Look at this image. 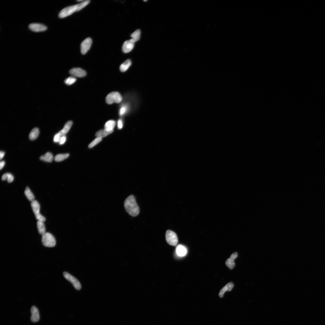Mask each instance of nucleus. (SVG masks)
I'll use <instances>...</instances> for the list:
<instances>
[{
	"mask_svg": "<svg viewBox=\"0 0 325 325\" xmlns=\"http://www.w3.org/2000/svg\"><path fill=\"white\" fill-rule=\"evenodd\" d=\"M141 30L138 29L134 31L131 35L132 39L135 43L138 41L141 37Z\"/></svg>",
	"mask_w": 325,
	"mask_h": 325,
	"instance_id": "24",
	"label": "nucleus"
},
{
	"mask_svg": "<svg viewBox=\"0 0 325 325\" xmlns=\"http://www.w3.org/2000/svg\"><path fill=\"white\" fill-rule=\"evenodd\" d=\"M115 124V121L109 120L106 123L104 126V129L108 131H113Z\"/></svg>",
	"mask_w": 325,
	"mask_h": 325,
	"instance_id": "17",
	"label": "nucleus"
},
{
	"mask_svg": "<svg viewBox=\"0 0 325 325\" xmlns=\"http://www.w3.org/2000/svg\"><path fill=\"white\" fill-rule=\"evenodd\" d=\"M5 164V162L4 161H1L0 162V169L1 170L4 166Z\"/></svg>",
	"mask_w": 325,
	"mask_h": 325,
	"instance_id": "34",
	"label": "nucleus"
},
{
	"mask_svg": "<svg viewBox=\"0 0 325 325\" xmlns=\"http://www.w3.org/2000/svg\"><path fill=\"white\" fill-rule=\"evenodd\" d=\"M66 138L65 136L61 137V138L60 142H59L60 145H63L65 142L66 141Z\"/></svg>",
	"mask_w": 325,
	"mask_h": 325,
	"instance_id": "32",
	"label": "nucleus"
},
{
	"mask_svg": "<svg viewBox=\"0 0 325 325\" xmlns=\"http://www.w3.org/2000/svg\"><path fill=\"white\" fill-rule=\"evenodd\" d=\"M166 239L167 243L172 246H176L178 242L176 234L170 230H167L166 232Z\"/></svg>",
	"mask_w": 325,
	"mask_h": 325,
	"instance_id": "6",
	"label": "nucleus"
},
{
	"mask_svg": "<svg viewBox=\"0 0 325 325\" xmlns=\"http://www.w3.org/2000/svg\"><path fill=\"white\" fill-rule=\"evenodd\" d=\"M176 252L179 256L183 257L186 255L187 251L184 246L182 245L179 244L177 246Z\"/></svg>",
	"mask_w": 325,
	"mask_h": 325,
	"instance_id": "16",
	"label": "nucleus"
},
{
	"mask_svg": "<svg viewBox=\"0 0 325 325\" xmlns=\"http://www.w3.org/2000/svg\"><path fill=\"white\" fill-rule=\"evenodd\" d=\"M25 194L27 198L29 201L32 202L35 200V196L29 187H27L26 188Z\"/></svg>",
	"mask_w": 325,
	"mask_h": 325,
	"instance_id": "22",
	"label": "nucleus"
},
{
	"mask_svg": "<svg viewBox=\"0 0 325 325\" xmlns=\"http://www.w3.org/2000/svg\"><path fill=\"white\" fill-rule=\"evenodd\" d=\"M134 43L131 39L129 40L125 41L123 44L122 49L123 52L128 53L130 52L134 47Z\"/></svg>",
	"mask_w": 325,
	"mask_h": 325,
	"instance_id": "11",
	"label": "nucleus"
},
{
	"mask_svg": "<svg viewBox=\"0 0 325 325\" xmlns=\"http://www.w3.org/2000/svg\"><path fill=\"white\" fill-rule=\"evenodd\" d=\"M113 132L108 131L105 129L100 130L97 132L96 134V136L97 137H107Z\"/></svg>",
	"mask_w": 325,
	"mask_h": 325,
	"instance_id": "23",
	"label": "nucleus"
},
{
	"mask_svg": "<svg viewBox=\"0 0 325 325\" xmlns=\"http://www.w3.org/2000/svg\"><path fill=\"white\" fill-rule=\"evenodd\" d=\"M124 206L127 212L131 216L135 217L139 214V206L133 195L129 196L126 199L124 202Z\"/></svg>",
	"mask_w": 325,
	"mask_h": 325,
	"instance_id": "1",
	"label": "nucleus"
},
{
	"mask_svg": "<svg viewBox=\"0 0 325 325\" xmlns=\"http://www.w3.org/2000/svg\"><path fill=\"white\" fill-rule=\"evenodd\" d=\"M29 29L32 31L35 32H40L45 31L47 29V27L45 25L39 23H33L29 25Z\"/></svg>",
	"mask_w": 325,
	"mask_h": 325,
	"instance_id": "10",
	"label": "nucleus"
},
{
	"mask_svg": "<svg viewBox=\"0 0 325 325\" xmlns=\"http://www.w3.org/2000/svg\"><path fill=\"white\" fill-rule=\"evenodd\" d=\"M37 226L39 234L42 235L46 232V229L44 222L38 221L37 222Z\"/></svg>",
	"mask_w": 325,
	"mask_h": 325,
	"instance_id": "18",
	"label": "nucleus"
},
{
	"mask_svg": "<svg viewBox=\"0 0 325 325\" xmlns=\"http://www.w3.org/2000/svg\"><path fill=\"white\" fill-rule=\"evenodd\" d=\"M39 133V129L37 128H33L30 132L29 138L31 141H34L38 137Z\"/></svg>",
	"mask_w": 325,
	"mask_h": 325,
	"instance_id": "21",
	"label": "nucleus"
},
{
	"mask_svg": "<svg viewBox=\"0 0 325 325\" xmlns=\"http://www.w3.org/2000/svg\"><path fill=\"white\" fill-rule=\"evenodd\" d=\"M77 4L64 8L61 10L59 14V17L63 19L68 16L75 12H77Z\"/></svg>",
	"mask_w": 325,
	"mask_h": 325,
	"instance_id": "5",
	"label": "nucleus"
},
{
	"mask_svg": "<svg viewBox=\"0 0 325 325\" xmlns=\"http://www.w3.org/2000/svg\"><path fill=\"white\" fill-rule=\"evenodd\" d=\"M61 137L58 133L55 134L54 138V142L59 143Z\"/></svg>",
	"mask_w": 325,
	"mask_h": 325,
	"instance_id": "31",
	"label": "nucleus"
},
{
	"mask_svg": "<svg viewBox=\"0 0 325 325\" xmlns=\"http://www.w3.org/2000/svg\"><path fill=\"white\" fill-rule=\"evenodd\" d=\"M122 97L121 94L118 92H113L109 93L106 97V101L109 105L114 103H120L121 102Z\"/></svg>",
	"mask_w": 325,
	"mask_h": 325,
	"instance_id": "3",
	"label": "nucleus"
},
{
	"mask_svg": "<svg viewBox=\"0 0 325 325\" xmlns=\"http://www.w3.org/2000/svg\"><path fill=\"white\" fill-rule=\"evenodd\" d=\"M69 73L72 76L75 77H83L87 75L86 72L80 68L72 69L70 71Z\"/></svg>",
	"mask_w": 325,
	"mask_h": 325,
	"instance_id": "9",
	"label": "nucleus"
},
{
	"mask_svg": "<svg viewBox=\"0 0 325 325\" xmlns=\"http://www.w3.org/2000/svg\"><path fill=\"white\" fill-rule=\"evenodd\" d=\"M53 159V155L51 153L48 152L44 155L41 156L40 159L42 161L47 162H51Z\"/></svg>",
	"mask_w": 325,
	"mask_h": 325,
	"instance_id": "20",
	"label": "nucleus"
},
{
	"mask_svg": "<svg viewBox=\"0 0 325 325\" xmlns=\"http://www.w3.org/2000/svg\"><path fill=\"white\" fill-rule=\"evenodd\" d=\"M131 64V61L130 60H127L120 65V71L123 72H125L129 68Z\"/></svg>",
	"mask_w": 325,
	"mask_h": 325,
	"instance_id": "19",
	"label": "nucleus"
},
{
	"mask_svg": "<svg viewBox=\"0 0 325 325\" xmlns=\"http://www.w3.org/2000/svg\"><path fill=\"white\" fill-rule=\"evenodd\" d=\"M238 256V254L237 252H235L232 254L230 258L228 259L226 262V266L230 270H232L235 266V263L234 262V260Z\"/></svg>",
	"mask_w": 325,
	"mask_h": 325,
	"instance_id": "12",
	"label": "nucleus"
},
{
	"mask_svg": "<svg viewBox=\"0 0 325 325\" xmlns=\"http://www.w3.org/2000/svg\"><path fill=\"white\" fill-rule=\"evenodd\" d=\"M42 242L44 246L49 248L54 247L56 244L55 237L49 232H46L42 235Z\"/></svg>",
	"mask_w": 325,
	"mask_h": 325,
	"instance_id": "2",
	"label": "nucleus"
},
{
	"mask_svg": "<svg viewBox=\"0 0 325 325\" xmlns=\"http://www.w3.org/2000/svg\"><path fill=\"white\" fill-rule=\"evenodd\" d=\"M127 107L126 105H123L119 111V114L121 116L124 115L127 111Z\"/></svg>",
	"mask_w": 325,
	"mask_h": 325,
	"instance_id": "30",
	"label": "nucleus"
},
{
	"mask_svg": "<svg viewBox=\"0 0 325 325\" xmlns=\"http://www.w3.org/2000/svg\"><path fill=\"white\" fill-rule=\"evenodd\" d=\"M31 321L33 322H38L40 320V316L37 308L35 306H33L31 308Z\"/></svg>",
	"mask_w": 325,
	"mask_h": 325,
	"instance_id": "13",
	"label": "nucleus"
},
{
	"mask_svg": "<svg viewBox=\"0 0 325 325\" xmlns=\"http://www.w3.org/2000/svg\"><path fill=\"white\" fill-rule=\"evenodd\" d=\"M2 180L3 181L7 180L9 183H11L14 180V177L10 173H5L2 176Z\"/></svg>",
	"mask_w": 325,
	"mask_h": 325,
	"instance_id": "25",
	"label": "nucleus"
},
{
	"mask_svg": "<svg viewBox=\"0 0 325 325\" xmlns=\"http://www.w3.org/2000/svg\"><path fill=\"white\" fill-rule=\"evenodd\" d=\"M102 138L97 137L89 145V148L91 149L96 145L102 141Z\"/></svg>",
	"mask_w": 325,
	"mask_h": 325,
	"instance_id": "29",
	"label": "nucleus"
},
{
	"mask_svg": "<svg viewBox=\"0 0 325 325\" xmlns=\"http://www.w3.org/2000/svg\"><path fill=\"white\" fill-rule=\"evenodd\" d=\"M118 128L119 129H121L123 127V123L122 120L121 119H120L118 122Z\"/></svg>",
	"mask_w": 325,
	"mask_h": 325,
	"instance_id": "33",
	"label": "nucleus"
},
{
	"mask_svg": "<svg viewBox=\"0 0 325 325\" xmlns=\"http://www.w3.org/2000/svg\"><path fill=\"white\" fill-rule=\"evenodd\" d=\"M5 153L3 151H1L0 152V159L1 160L3 158L5 155Z\"/></svg>",
	"mask_w": 325,
	"mask_h": 325,
	"instance_id": "35",
	"label": "nucleus"
},
{
	"mask_svg": "<svg viewBox=\"0 0 325 325\" xmlns=\"http://www.w3.org/2000/svg\"><path fill=\"white\" fill-rule=\"evenodd\" d=\"M76 81V78L73 77H70L65 80V83L66 85H70L75 83Z\"/></svg>",
	"mask_w": 325,
	"mask_h": 325,
	"instance_id": "28",
	"label": "nucleus"
},
{
	"mask_svg": "<svg viewBox=\"0 0 325 325\" xmlns=\"http://www.w3.org/2000/svg\"><path fill=\"white\" fill-rule=\"evenodd\" d=\"M69 156V154L68 153L59 154L55 156L54 160L56 162H60L68 158Z\"/></svg>",
	"mask_w": 325,
	"mask_h": 325,
	"instance_id": "26",
	"label": "nucleus"
},
{
	"mask_svg": "<svg viewBox=\"0 0 325 325\" xmlns=\"http://www.w3.org/2000/svg\"><path fill=\"white\" fill-rule=\"evenodd\" d=\"M31 205L36 219L38 221L44 222L46 220V218L40 214L41 206L38 202L36 200H34L31 202Z\"/></svg>",
	"mask_w": 325,
	"mask_h": 325,
	"instance_id": "4",
	"label": "nucleus"
},
{
	"mask_svg": "<svg viewBox=\"0 0 325 325\" xmlns=\"http://www.w3.org/2000/svg\"><path fill=\"white\" fill-rule=\"evenodd\" d=\"M63 275L67 280H68L72 284L75 289L77 290H81V286L80 283L77 279L67 272H64Z\"/></svg>",
	"mask_w": 325,
	"mask_h": 325,
	"instance_id": "7",
	"label": "nucleus"
},
{
	"mask_svg": "<svg viewBox=\"0 0 325 325\" xmlns=\"http://www.w3.org/2000/svg\"><path fill=\"white\" fill-rule=\"evenodd\" d=\"M72 125V121H68L66 123L63 129L60 131L58 133L61 137L65 136L66 134L68 133L70 130Z\"/></svg>",
	"mask_w": 325,
	"mask_h": 325,
	"instance_id": "14",
	"label": "nucleus"
},
{
	"mask_svg": "<svg viewBox=\"0 0 325 325\" xmlns=\"http://www.w3.org/2000/svg\"><path fill=\"white\" fill-rule=\"evenodd\" d=\"M234 287V284L232 282L227 284L220 291L219 295L220 298H222L224 294L227 291H231Z\"/></svg>",
	"mask_w": 325,
	"mask_h": 325,
	"instance_id": "15",
	"label": "nucleus"
},
{
	"mask_svg": "<svg viewBox=\"0 0 325 325\" xmlns=\"http://www.w3.org/2000/svg\"><path fill=\"white\" fill-rule=\"evenodd\" d=\"M90 1H83L80 3L77 4V12L81 10L84 7H85L87 5L90 3Z\"/></svg>",
	"mask_w": 325,
	"mask_h": 325,
	"instance_id": "27",
	"label": "nucleus"
},
{
	"mask_svg": "<svg viewBox=\"0 0 325 325\" xmlns=\"http://www.w3.org/2000/svg\"><path fill=\"white\" fill-rule=\"evenodd\" d=\"M92 43L90 38H87L83 41L81 44V52L83 55L86 54L90 49Z\"/></svg>",
	"mask_w": 325,
	"mask_h": 325,
	"instance_id": "8",
	"label": "nucleus"
}]
</instances>
